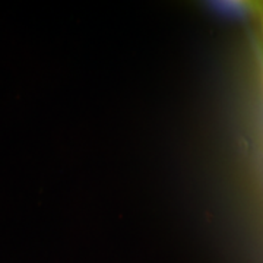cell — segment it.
Here are the masks:
<instances>
[{"label":"cell","mask_w":263,"mask_h":263,"mask_svg":"<svg viewBox=\"0 0 263 263\" xmlns=\"http://www.w3.org/2000/svg\"><path fill=\"white\" fill-rule=\"evenodd\" d=\"M259 9H260V12H262L263 15V3H259Z\"/></svg>","instance_id":"6da1fadb"}]
</instances>
